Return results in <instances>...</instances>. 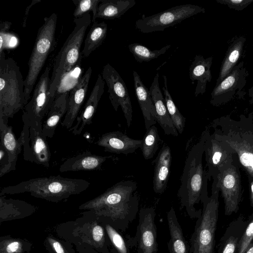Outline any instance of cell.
I'll list each match as a JSON object with an SVG mask.
<instances>
[{
  "mask_svg": "<svg viewBox=\"0 0 253 253\" xmlns=\"http://www.w3.org/2000/svg\"><path fill=\"white\" fill-rule=\"evenodd\" d=\"M248 73L241 61L235 65L230 73L217 85L211 93L210 103L219 106L230 101L236 94L241 92L247 83Z\"/></svg>",
  "mask_w": 253,
  "mask_h": 253,
  "instance_id": "cell-14",
  "label": "cell"
},
{
  "mask_svg": "<svg viewBox=\"0 0 253 253\" xmlns=\"http://www.w3.org/2000/svg\"><path fill=\"white\" fill-rule=\"evenodd\" d=\"M142 139H134L120 131L102 134L96 142L105 152L127 155L140 148Z\"/></svg>",
  "mask_w": 253,
  "mask_h": 253,
  "instance_id": "cell-19",
  "label": "cell"
},
{
  "mask_svg": "<svg viewBox=\"0 0 253 253\" xmlns=\"http://www.w3.org/2000/svg\"><path fill=\"white\" fill-rule=\"evenodd\" d=\"M50 70L51 66L48 64L37 83L31 99L23 109V114L30 120L42 123L55 98L52 97L50 90Z\"/></svg>",
  "mask_w": 253,
  "mask_h": 253,
  "instance_id": "cell-12",
  "label": "cell"
},
{
  "mask_svg": "<svg viewBox=\"0 0 253 253\" xmlns=\"http://www.w3.org/2000/svg\"><path fill=\"white\" fill-rule=\"evenodd\" d=\"M253 240V218L249 223L240 239L237 246V253H245Z\"/></svg>",
  "mask_w": 253,
  "mask_h": 253,
  "instance_id": "cell-39",
  "label": "cell"
},
{
  "mask_svg": "<svg viewBox=\"0 0 253 253\" xmlns=\"http://www.w3.org/2000/svg\"><path fill=\"white\" fill-rule=\"evenodd\" d=\"M74 234L83 242L95 248H102L105 242L103 228L96 222H87L75 229Z\"/></svg>",
  "mask_w": 253,
  "mask_h": 253,
  "instance_id": "cell-30",
  "label": "cell"
},
{
  "mask_svg": "<svg viewBox=\"0 0 253 253\" xmlns=\"http://www.w3.org/2000/svg\"><path fill=\"white\" fill-rule=\"evenodd\" d=\"M163 78L164 79V85L162 89L165 96V100L166 107L174 127L178 132L181 134L184 129L186 119L177 109L169 91L166 76L164 75Z\"/></svg>",
  "mask_w": 253,
  "mask_h": 253,
  "instance_id": "cell-33",
  "label": "cell"
},
{
  "mask_svg": "<svg viewBox=\"0 0 253 253\" xmlns=\"http://www.w3.org/2000/svg\"><path fill=\"white\" fill-rule=\"evenodd\" d=\"M155 210L142 209L139 212V246L142 253H156L157 232L154 223Z\"/></svg>",
  "mask_w": 253,
  "mask_h": 253,
  "instance_id": "cell-17",
  "label": "cell"
},
{
  "mask_svg": "<svg viewBox=\"0 0 253 253\" xmlns=\"http://www.w3.org/2000/svg\"><path fill=\"white\" fill-rule=\"evenodd\" d=\"M212 59V57L205 58L201 55H196L189 67V77L192 84L197 81L194 92L195 96L203 95L206 92L207 83L211 82Z\"/></svg>",
  "mask_w": 253,
  "mask_h": 253,
  "instance_id": "cell-25",
  "label": "cell"
},
{
  "mask_svg": "<svg viewBox=\"0 0 253 253\" xmlns=\"http://www.w3.org/2000/svg\"><path fill=\"white\" fill-rule=\"evenodd\" d=\"M41 1V0H33L32 1V2L30 3V4L27 7V8H26V9L25 10L24 18H23V22H22V25L23 27L24 28V27H26L27 19L28 18V14H29V10L31 9V8L34 5H35V4H37V3L40 2Z\"/></svg>",
  "mask_w": 253,
  "mask_h": 253,
  "instance_id": "cell-45",
  "label": "cell"
},
{
  "mask_svg": "<svg viewBox=\"0 0 253 253\" xmlns=\"http://www.w3.org/2000/svg\"><path fill=\"white\" fill-rule=\"evenodd\" d=\"M12 170L10 164L8 156L3 148L0 145V177Z\"/></svg>",
  "mask_w": 253,
  "mask_h": 253,
  "instance_id": "cell-41",
  "label": "cell"
},
{
  "mask_svg": "<svg viewBox=\"0 0 253 253\" xmlns=\"http://www.w3.org/2000/svg\"><path fill=\"white\" fill-rule=\"evenodd\" d=\"M11 24V23L8 21L2 22L0 24V55L4 53L5 36Z\"/></svg>",
  "mask_w": 253,
  "mask_h": 253,
  "instance_id": "cell-43",
  "label": "cell"
},
{
  "mask_svg": "<svg viewBox=\"0 0 253 253\" xmlns=\"http://www.w3.org/2000/svg\"><path fill=\"white\" fill-rule=\"evenodd\" d=\"M75 5L73 13L74 19L80 18L86 13L92 12V22H95L97 8L101 0H73Z\"/></svg>",
  "mask_w": 253,
  "mask_h": 253,
  "instance_id": "cell-36",
  "label": "cell"
},
{
  "mask_svg": "<svg viewBox=\"0 0 253 253\" xmlns=\"http://www.w3.org/2000/svg\"><path fill=\"white\" fill-rule=\"evenodd\" d=\"M106 230L112 243L119 253H127V248L122 236L111 225L106 224Z\"/></svg>",
  "mask_w": 253,
  "mask_h": 253,
  "instance_id": "cell-38",
  "label": "cell"
},
{
  "mask_svg": "<svg viewBox=\"0 0 253 253\" xmlns=\"http://www.w3.org/2000/svg\"><path fill=\"white\" fill-rule=\"evenodd\" d=\"M36 208L25 201L0 197V221L19 218L32 214Z\"/></svg>",
  "mask_w": 253,
  "mask_h": 253,
  "instance_id": "cell-27",
  "label": "cell"
},
{
  "mask_svg": "<svg viewBox=\"0 0 253 253\" xmlns=\"http://www.w3.org/2000/svg\"><path fill=\"white\" fill-rule=\"evenodd\" d=\"M135 3L134 0H101L95 19L112 20L120 18Z\"/></svg>",
  "mask_w": 253,
  "mask_h": 253,
  "instance_id": "cell-29",
  "label": "cell"
},
{
  "mask_svg": "<svg viewBox=\"0 0 253 253\" xmlns=\"http://www.w3.org/2000/svg\"><path fill=\"white\" fill-rule=\"evenodd\" d=\"M92 68L89 67L84 75L70 91L66 113L61 125L69 130L76 120L85 99L89 81L91 76Z\"/></svg>",
  "mask_w": 253,
  "mask_h": 253,
  "instance_id": "cell-16",
  "label": "cell"
},
{
  "mask_svg": "<svg viewBox=\"0 0 253 253\" xmlns=\"http://www.w3.org/2000/svg\"><path fill=\"white\" fill-rule=\"evenodd\" d=\"M239 238L230 236L225 241L220 253H235L239 241Z\"/></svg>",
  "mask_w": 253,
  "mask_h": 253,
  "instance_id": "cell-42",
  "label": "cell"
},
{
  "mask_svg": "<svg viewBox=\"0 0 253 253\" xmlns=\"http://www.w3.org/2000/svg\"><path fill=\"white\" fill-rule=\"evenodd\" d=\"M245 253H253V243H251V244L247 249Z\"/></svg>",
  "mask_w": 253,
  "mask_h": 253,
  "instance_id": "cell-48",
  "label": "cell"
},
{
  "mask_svg": "<svg viewBox=\"0 0 253 253\" xmlns=\"http://www.w3.org/2000/svg\"><path fill=\"white\" fill-rule=\"evenodd\" d=\"M47 241L50 246L56 253H66L61 244L52 237H48Z\"/></svg>",
  "mask_w": 253,
  "mask_h": 253,
  "instance_id": "cell-44",
  "label": "cell"
},
{
  "mask_svg": "<svg viewBox=\"0 0 253 253\" xmlns=\"http://www.w3.org/2000/svg\"><path fill=\"white\" fill-rule=\"evenodd\" d=\"M205 9L192 4H185L168 9L151 16L143 14L135 22L136 29L143 33L163 31L191 16L205 13Z\"/></svg>",
  "mask_w": 253,
  "mask_h": 253,
  "instance_id": "cell-9",
  "label": "cell"
},
{
  "mask_svg": "<svg viewBox=\"0 0 253 253\" xmlns=\"http://www.w3.org/2000/svg\"><path fill=\"white\" fill-rule=\"evenodd\" d=\"M24 80L17 62L0 55V117L8 122L26 106Z\"/></svg>",
  "mask_w": 253,
  "mask_h": 253,
  "instance_id": "cell-6",
  "label": "cell"
},
{
  "mask_svg": "<svg viewBox=\"0 0 253 253\" xmlns=\"http://www.w3.org/2000/svg\"><path fill=\"white\" fill-rule=\"evenodd\" d=\"M104 85L105 82L102 75L99 74L85 104L76 119L75 125L69 130L73 134H80L86 126L92 123L93 117L104 92Z\"/></svg>",
  "mask_w": 253,
  "mask_h": 253,
  "instance_id": "cell-18",
  "label": "cell"
},
{
  "mask_svg": "<svg viewBox=\"0 0 253 253\" xmlns=\"http://www.w3.org/2000/svg\"><path fill=\"white\" fill-rule=\"evenodd\" d=\"M168 223L170 235L171 253H188V250L175 211L171 208L167 213Z\"/></svg>",
  "mask_w": 253,
  "mask_h": 253,
  "instance_id": "cell-31",
  "label": "cell"
},
{
  "mask_svg": "<svg viewBox=\"0 0 253 253\" xmlns=\"http://www.w3.org/2000/svg\"><path fill=\"white\" fill-rule=\"evenodd\" d=\"M219 191L213 181L211 195L201 201L203 208L191 237L190 253H214Z\"/></svg>",
  "mask_w": 253,
  "mask_h": 253,
  "instance_id": "cell-8",
  "label": "cell"
},
{
  "mask_svg": "<svg viewBox=\"0 0 253 253\" xmlns=\"http://www.w3.org/2000/svg\"><path fill=\"white\" fill-rule=\"evenodd\" d=\"M160 140L158 129L155 125L146 130L142 139L140 147L143 156L145 160L151 159L154 157L158 149Z\"/></svg>",
  "mask_w": 253,
  "mask_h": 253,
  "instance_id": "cell-35",
  "label": "cell"
},
{
  "mask_svg": "<svg viewBox=\"0 0 253 253\" xmlns=\"http://www.w3.org/2000/svg\"><path fill=\"white\" fill-rule=\"evenodd\" d=\"M172 161L170 148L164 145L156 159L153 188L157 194H162L166 190L169 179Z\"/></svg>",
  "mask_w": 253,
  "mask_h": 253,
  "instance_id": "cell-23",
  "label": "cell"
},
{
  "mask_svg": "<svg viewBox=\"0 0 253 253\" xmlns=\"http://www.w3.org/2000/svg\"><path fill=\"white\" fill-rule=\"evenodd\" d=\"M102 77L108 86L109 98L115 111L119 106L123 112L128 127L132 120V107L126 84L118 72L110 64L103 67Z\"/></svg>",
  "mask_w": 253,
  "mask_h": 253,
  "instance_id": "cell-13",
  "label": "cell"
},
{
  "mask_svg": "<svg viewBox=\"0 0 253 253\" xmlns=\"http://www.w3.org/2000/svg\"><path fill=\"white\" fill-rule=\"evenodd\" d=\"M74 29L57 54L53 64L50 87L53 98L55 97L59 84L65 75L81 63L83 56L81 46L86 31L92 22L90 13L74 19Z\"/></svg>",
  "mask_w": 253,
  "mask_h": 253,
  "instance_id": "cell-5",
  "label": "cell"
},
{
  "mask_svg": "<svg viewBox=\"0 0 253 253\" xmlns=\"http://www.w3.org/2000/svg\"><path fill=\"white\" fill-rule=\"evenodd\" d=\"M137 187L135 181L122 180L102 194L82 204L79 209L88 210L98 216L113 220L125 219L137 210Z\"/></svg>",
  "mask_w": 253,
  "mask_h": 253,
  "instance_id": "cell-3",
  "label": "cell"
},
{
  "mask_svg": "<svg viewBox=\"0 0 253 253\" xmlns=\"http://www.w3.org/2000/svg\"><path fill=\"white\" fill-rule=\"evenodd\" d=\"M207 133V128L202 132L199 141L189 151L178 190L181 206L191 217L200 216L202 211H197L195 206L208 196L209 178L202 163Z\"/></svg>",
  "mask_w": 253,
  "mask_h": 253,
  "instance_id": "cell-2",
  "label": "cell"
},
{
  "mask_svg": "<svg viewBox=\"0 0 253 253\" xmlns=\"http://www.w3.org/2000/svg\"><path fill=\"white\" fill-rule=\"evenodd\" d=\"M24 241L19 239L8 238L0 243V253H24Z\"/></svg>",
  "mask_w": 253,
  "mask_h": 253,
  "instance_id": "cell-37",
  "label": "cell"
},
{
  "mask_svg": "<svg viewBox=\"0 0 253 253\" xmlns=\"http://www.w3.org/2000/svg\"><path fill=\"white\" fill-rule=\"evenodd\" d=\"M133 76L135 95L143 114L146 130H147L157 123L155 108L149 90L135 71Z\"/></svg>",
  "mask_w": 253,
  "mask_h": 253,
  "instance_id": "cell-24",
  "label": "cell"
},
{
  "mask_svg": "<svg viewBox=\"0 0 253 253\" xmlns=\"http://www.w3.org/2000/svg\"><path fill=\"white\" fill-rule=\"evenodd\" d=\"M110 156H102L86 151L67 159L59 167L60 172L99 170Z\"/></svg>",
  "mask_w": 253,
  "mask_h": 253,
  "instance_id": "cell-21",
  "label": "cell"
},
{
  "mask_svg": "<svg viewBox=\"0 0 253 253\" xmlns=\"http://www.w3.org/2000/svg\"><path fill=\"white\" fill-rule=\"evenodd\" d=\"M24 123L21 131L23 135L24 159L46 168L49 167L51 153L46 138L42 131V123L30 120L22 114Z\"/></svg>",
  "mask_w": 253,
  "mask_h": 253,
  "instance_id": "cell-10",
  "label": "cell"
},
{
  "mask_svg": "<svg viewBox=\"0 0 253 253\" xmlns=\"http://www.w3.org/2000/svg\"><path fill=\"white\" fill-rule=\"evenodd\" d=\"M107 25L104 22H94L84 40L82 54L84 57L90 54L102 44L105 40L107 33Z\"/></svg>",
  "mask_w": 253,
  "mask_h": 253,
  "instance_id": "cell-32",
  "label": "cell"
},
{
  "mask_svg": "<svg viewBox=\"0 0 253 253\" xmlns=\"http://www.w3.org/2000/svg\"><path fill=\"white\" fill-rule=\"evenodd\" d=\"M69 94L70 91L56 93L42 126L43 134L46 138L53 136L57 126L65 115Z\"/></svg>",
  "mask_w": 253,
  "mask_h": 253,
  "instance_id": "cell-22",
  "label": "cell"
},
{
  "mask_svg": "<svg viewBox=\"0 0 253 253\" xmlns=\"http://www.w3.org/2000/svg\"><path fill=\"white\" fill-rule=\"evenodd\" d=\"M90 183L82 179L65 178L58 175L22 181L1 189L0 196L29 193L32 196L58 202L86 190Z\"/></svg>",
  "mask_w": 253,
  "mask_h": 253,
  "instance_id": "cell-4",
  "label": "cell"
},
{
  "mask_svg": "<svg viewBox=\"0 0 253 253\" xmlns=\"http://www.w3.org/2000/svg\"><path fill=\"white\" fill-rule=\"evenodd\" d=\"M240 166L237 157L230 164L220 170L213 178L216 187L221 193L224 203L225 214L236 212L242 197V185Z\"/></svg>",
  "mask_w": 253,
  "mask_h": 253,
  "instance_id": "cell-11",
  "label": "cell"
},
{
  "mask_svg": "<svg viewBox=\"0 0 253 253\" xmlns=\"http://www.w3.org/2000/svg\"><path fill=\"white\" fill-rule=\"evenodd\" d=\"M8 122L0 117V144L6 152L12 170H15L18 154L23 146V135L21 132L17 139L13 131L12 127L7 125Z\"/></svg>",
  "mask_w": 253,
  "mask_h": 253,
  "instance_id": "cell-26",
  "label": "cell"
},
{
  "mask_svg": "<svg viewBox=\"0 0 253 253\" xmlns=\"http://www.w3.org/2000/svg\"><path fill=\"white\" fill-rule=\"evenodd\" d=\"M248 95L250 98V99L249 100L250 104H253V86L249 89Z\"/></svg>",
  "mask_w": 253,
  "mask_h": 253,
  "instance_id": "cell-47",
  "label": "cell"
},
{
  "mask_svg": "<svg viewBox=\"0 0 253 253\" xmlns=\"http://www.w3.org/2000/svg\"><path fill=\"white\" fill-rule=\"evenodd\" d=\"M246 40L244 37L240 36L234 39L229 46L221 63L215 85L218 84L238 64L242 55Z\"/></svg>",
  "mask_w": 253,
  "mask_h": 253,
  "instance_id": "cell-28",
  "label": "cell"
},
{
  "mask_svg": "<svg viewBox=\"0 0 253 253\" xmlns=\"http://www.w3.org/2000/svg\"><path fill=\"white\" fill-rule=\"evenodd\" d=\"M210 127L216 138L233 151L248 176L253 178V112L237 119L221 116L213 120Z\"/></svg>",
  "mask_w": 253,
  "mask_h": 253,
  "instance_id": "cell-1",
  "label": "cell"
},
{
  "mask_svg": "<svg viewBox=\"0 0 253 253\" xmlns=\"http://www.w3.org/2000/svg\"><path fill=\"white\" fill-rule=\"evenodd\" d=\"M159 77V73H157L149 89L150 95L155 108L157 122L166 134L177 136L178 131L169 115L165 100L160 89Z\"/></svg>",
  "mask_w": 253,
  "mask_h": 253,
  "instance_id": "cell-20",
  "label": "cell"
},
{
  "mask_svg": "<svg viewBox=\"0 0 253 253\" xmlns=\"http://www.w3.org/2000/svg\"><path fill=\"white\" fill-rule=\"evenodd\" d=\"M57 20V14L53 13L44 18L42 25L39 28L24 80L26 105L30 99L32 91L48 55L55 48Z\"/></svg>",
  "mask_w": 253,
  "mask_h": 253,
  "instance_id": "cell-7",
  "label": "cell"
},
{
  "mask_svg": "<svg viewBox=\"0 0 253 253\" xmlns=\"http://www.w3.org/2000/svg\"><path fill=\"white\" fill-rule=\"evenodd\" d=\"M219 3L225 4L231 9L242 11L246 8L253 0H215Z\"/></svg>",
  "mask_w": 253,
  "mask_h": 253,
  "instance_id": "cell-40",
  "label": "cell"
},
{
  "mask_svg": "<svg viewBox=\"0 0 253 253\" xmlns=\"http://www.w3.org/2000/svg\"><path fill=\"white\" fill-rule=\"evenodd\" d=\"M171 44L167 45L160 49L152 50L138 43H130L128 47L135 60L138 62H149L165 53L170 47Z\"/></svg>",
  "mask_w": 253,
  "mask_h": 253,
  "instance_id": "cell-34",
  "label": "cell"
},
{
  "mask_svg": "<svg viewBox=\"0 0 253 253\" xmlns=\"http://www.w3.org/2000/svg\"><path fill=\"white\" fill-rule=\"evenodd\" d=\"M204 153L209 180L217 176L224 167L231 163L236 157L233 151L218 140L207 128Z\"/></svg>",
  "mask_w": 253,
  "mask_h": 253,
  "instance_id": "cell-15",
  "label": "cell"
},
{
  "mask_svg": "<svg viewBox=\"0 0 253 253\" xmlns=\"http://www.w3.org/2000/svg\"><path fill=\"white\" fill-rule=\"evenodd\" d=\"M249 181V190H250V200L252 207H253V178L248 177Z\"/></svg>",
  "mask_w": 253,
  "mask_h": 253,
  "instance_id": "cell-46",
  "label": "cell"
}]
</instances>
